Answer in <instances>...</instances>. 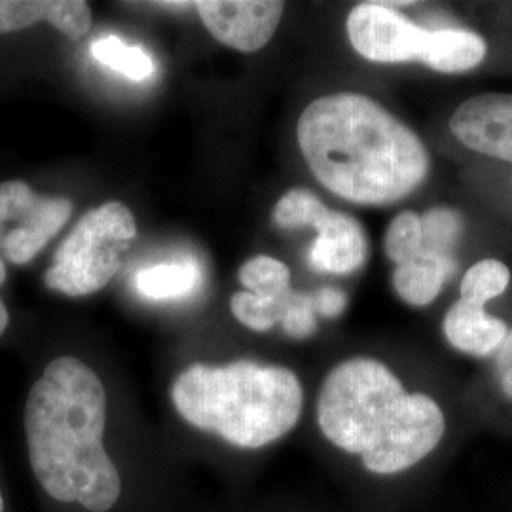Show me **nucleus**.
Wrapping results in <instances>:
<instances>
[{"mask_svg":"<svg viewBox=\"0 0 512 512\" xmlns=\"http://www.w3.org/2000/svg\"><path fill=\"white\" fill-rule=\"evenodd\" d=\"M8 323H10V313L6 310V304L0 300V336L8 329Z\"/></svg>","mask_w":512,"mask_h":512,"instance_id":"nucleus-26","label":"nucleus"},{"mask_svg":"<svg viewBox=\"0 0 512 512\" xmlns=\"http://www.w3.org/2000/svg\"><path fill=\"white\" fill-rule=\"evenodd\" d=\"M6 281V264H4V260L0 258V285Z\"/></svg>","mask_w":512,"mask_h":512,"instance_id":"nucleus-27","label":"nucleus"},{"mask_svg":"<svg viewBox=\"0 0 512 512\" xmlns=\"http://www.w3.org/2000/svg\"><path fill=\"white\" fill-rule=\"evenodd\" d=\"M71 215L67 198L38 194L23 181L0 183V251L12 264H29Z\"/></svg>","mask_w":512,"mask_h":512,"instance_id":"nucleus-7","label":"nucleus"},{"mask_svg":"<svg viewBox=\"0 0 512 512\" xmlns=\"http://www.w3.org/2000/svg\"><path fill=\"white\" fill-rule=\"evenodd\" d=\"M184 425L230 454H256L285 439L304 410V387L291 368L236 359L192 363L169 387Z\"/></svg>","mask_w":512,"mask_h":512,"instance_id":"nucleus-4","label":"nucleus"},{"mask_svg":"<svg viewBox=\"0 0 512 512\" xmlns=\"http://www.w3.org/2000/svg\"><path fill=\"white\" fill-rule=\"evenodd\" d=\"M0 512H10V499H8V492H6V484L0 475Z\"/></svg>","mask_w":512,"mask_h":512,"instance_id":"nucleus-25","label":"nucleus"},{"mask_svg":"<svg viewBox=\"0 0 512 512\" xmlns=\"http://www.w3.org/2000/svg\"><path fill=\"white\" fill-rule=\"evenodd\" d=\"M274 222L283 230L311 226L319 232L310 249L315 272L353 274L366 262L368 239L363 226L346 213L332 211L306 188H293L277 202Z\"/></svg>","mask_w":512,"mask_h":512,"instance_id":"nucleus-6","label":"nucleus"},{"mask_svg":"<svg viewBox=\"0 0 512 512\" xmlns=\"http://www.w3.org/2000/svg\"><path fill=\"white\" fill-rule=\"evenodd\" d=\"M296 294L298 293H294L291 289L289 293L270 298V296H258V294L241 291L232 296L230 308L243 327L255 332H268L277 325H281L283 317L287 315V311L291 310L296 300Z\"/></svg>","mask_w":512,"mask_h":512,"instance_id":"nucleus-16","label":"nucleus"},{"mask_svg":"<svg viewBox=\"0 0 512 512\" xmlns=\"http://www.w3.org/2000/svg\"><path fill=\"white\" fill-rule=\"evenodd\" d=\"M495 370H497V378L503 393L512 399V329H509L503 346L497 351Z\"/></svg>","mask_w":512,"mask_h":512,"instance_id":"nucleus-24","label":"nucleus"},{"mask_svg":"<svg viewBox=\"0 0 512 512\" xmlns=\"http://www.w3.org/2000/svg\"><path fill=\"white\" fill-rule=\"evenodd\" d=\"M317 425L334 448L384 476L427 458L446 429L435 399L408 393L393 370L370 357L346 359L325 376Z\"/></svg>","mask_w":512,"mask_h":512,"instance_id":"nucleus-3","label":"nucleus"},{"mask_svg":"<svg viewBox=\"0 0 512 512\" xmlns=\"http://www.w3.org/2000/svg\"><path fill=\"white\" fill-rule=\"evenodd\" d=\"M442 329L452 348L473 357H488L499 351L509 334L505 321L463 298L452 304Z\"/></svg>","mask_w":512,"mask_h":512,"instance_id":"nucleus-12","label":"nucleus"},{"mask_svg":"<svg viewBox=\"0 0 512 512\" xmlns=\"http://www.w3.org/2000/svg\"><path fill=\"white\" fill-rule=\"evenodd\" d=\"M23 440L42 512L190 509V465L116 439L109 389L80 357H54L33 382Z\"/></svg>","mask_w":512,"mask_h":512,"instance_id":"nucleus-1","label":"nucleus"},{"mask_svg":"<svg viewBox=\"0 0 512 512\" xmlns=\"http://www.w3.org/2000/svg\"><path fill=\"white\" fill-rule=\"evenodd\" d=\"M346 27L355 52L374 63H423L433 38V31L404 18L389 2L355 6Z\"/></svg>","mask_w":512,"mask_h":512,"instance_id":"nucleus-8","label":"nucleus"},{"mask_svg":"<svg viewBox=\"0 0 512 512\" xmlns=\"http://www.w3.org/2000/svg\"><path fill=\"white\" fill-rule=\"evenodd\" d=\"M511 283V270L494 258L480 260L473 264L467 274L463 275L459 293L463 300H469L478 306H486V302L494 300L507 291Z\"/></svg>","mask_w":512,"mask_h":512,"instance_id":"nucleus-18","label":"nucleus"},{"mask_svg":"<svg viewBox=\"0 0 512 512\" xmlns=\"http://www.w3.org/2000/svg\"><path fill=\"white\" fill-rule=\"evenodd\" d=\"M239 281L247 293L258 296H281L291 291V272L289 268L272 256L258 255L247 260L239 268Z\"/></svg>","mask_w":512,"mask_h":512,"instance_id":"nucleus-19","label":"nucleus"},{"mask_svg":"<svg viewBox=\"0 0 512 512\" xmlns=\"http://www.w3.org/2000/svg\"><path fill=\"white\" fill-rule=\"evenodd\" d=\"M135 236L137 222L124 203H103L88 211L57 247L44 275L46 287L67 296L101 291L120 270Z\"/></svg>","mask_w":512,"mask_h":512,"instance_id":"nucleus-5","label":"nucleus"},{"mask_svg":"<svg viewBox=\"0 0 512 512\" xmlns=\"http://www.w3.org/2000/svg\"><path fill=\"white\" fill-rule=\"evenodd\" d=\"M313 296V306H315V313H321L325 317H338L342 315L346 306H348V296L334 287H325L319 289L317 293L311 294Z\"/></svg>","mask_w":512,"mask_h":512,"instance_id":"nucleus-23","label":"nucleus"},{"mask_svg":"<svg viewBox=\"0 0 512 512\" xmlns=\"http://www.w3.org/2000/svg\"><path fill=\"white\" fill-rule=\"evenodd\" d=\"M92 55L101 65L133 82H143L154 73V61L150 55L137 46H128L118 37L97 38L92 44Z\"/></svg>","mask_w":512,"mask_h":512,"instance_id":"nucleus-17","label":"nucleus"},{"mask_svg":"<svg viewBox=\"0 0 512 512\" xmlns=\"http://www.w3.org/2000/svg\"><path fill=\"white\" fill-rule=\"evenodd\" d=\"M306 164L332 194L359 205H387L412 194L429 173L420 137L361 93L325 95L296 126Z\"/></svg>","mask_w":512,"mask_h":512,"instance_id":"nucleus-2","label":"nucleus"},{"mask_svg":"<svg viewBox=\"0 0 512 512\" xmlns=\"http://www.w3.org/2000/svg\"><path fill=\"white\" fill-rule=\"evenodd\" d=\"M486 52L484 38L476 33L465 29H437L433 31L423 65L437 73H467L484 61Z\"/></svg>","mask_w":512,"mask_h":512,"instance_id":"nucleus-14","label":"nucleus"},{"mask_svg":"<svg viewBox=\"0 0 512 512\" xmlns=\"http://www.w3.org/2000/svg\"><path fill=\"white\" fill-rule=\"evenodd\" d=\"M420 215L414 211H403L391 220L385 232V253L397 266L408 262L420 251Z\"/></svg>","mask_w":512,"mask_h":512,"instance_id":"nucleus-21","label":"nucleus"},{"mask_svg":"<svg viewBox=\"0 0 512 512\" xmlns=\"http://www.w3.org/2000/svg\"><path fill=\"white\" fill-rule=\"evenodd\" d=\"M46 21L65 37H84L92 27V8L84 0H0V35Z\"/></svg>","mask_w":512,"mask_h":512,"instance_id":"nucleus-11","label":"nucleus"},{"mask_svg":"<svg viewBox=\"0 0 512 512\" xmlns=\"http://www.w3.org/2000/svg\"><path fill=\"white\" fill-rule=\"evenodd\" d=\"M461 145L512 164V93H482L465 99L450 118Z\"/></svg>","mask_w":512,"mask_h":512,"instance_id":"nucleus-10","label":"nucleus"},{"mask_svg":"<svg viewBox=\"0 0 512 512\" xmlns=\"http://www.w3.org/2000/svg\"><path fill=\"white\" fill-rule=\"evenodd\" d=\"M202 277L196 262L171 260L141 268L135 275V289L148 300H177L194 293Z\"/></svg>","mask_w":512,"mask_h":512,"instance_id":"nucleus-15","label":"nucleus"},{"mask_svg":"<svg viewBox=\"0 0 512 512\" xmlns=\"http://www.w3.org/2000/svg\"><path fill=\"white\" fill-rule=\"evenodd\" d=\"M421 247L439 255L454 256L463 234V219L456 209L433 207L421 215Z\"/></svg>","mask_w":512,"mask_h":512,"instance_id":"nucleus-20","label":"nucleus"},{"mask_svg":"<svg viewBox=\"0 0 512 512\" xmlns=\"http://www.w3.org/2000/svg\"><path fill=\"white\" fill-rule=\"evenodd\" d=\"M281 329L293 340H308L317 332V313L311 294H296L291 310L281 321Z\"/></svg>","mask_w":512,"mask_h":512,"instance_id":"nucleus-22","label":"nucleus"},{"mask_svg":"<svg viewBox=\"0 0 512 512\" xmlns=\"http://www.w3.org/2000/svg\"><path fill=\"white\" fill-rule=\"evenodd\" d=\"M458 262L454 256L439 255L420 247L408 262L395 268L393 287L410 306H427L439 296L444 283L456 274Z\"/></svg>","mask_w":512,"mask_h":512,"instance_id":"nucleus-13","label":"nucleus"},{"mask_svg":"<svg viewBox=\"0 0 512 512\" xmlns=\"http://www.w3.org/2000/svg\"><path fill=\"white\" fill-rule=\"evenodd\" d=\"M194 8L213 37L245 54L270 42L285 12L274 0H200Z\"/></svg>","mask_w":512,"mask_h":512,"instance_id":"nucleus-9","label":"nucleus"}]
</instances>
